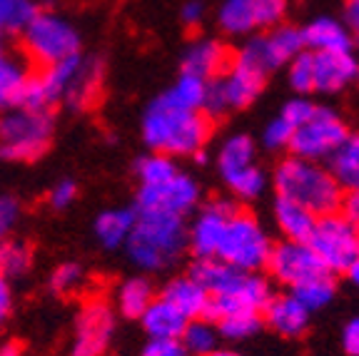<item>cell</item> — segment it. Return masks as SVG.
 Masks as SVG:
<instances>
[{"mask_svg": "<svg viewBox=\"0 0 359 356\" xmlns=\"http://www.w3.org/2000/svg\"><path fill=\"white\" fill-rule=\"evenodd\" d=\"M217 327L208 319H192L187 322L185 331L180 336V344L187 351V356H210L217 351Z\"/></svg>", "mask_w": 359, "mask_h": 356, "instance_id": "obj_30", "label": "cell"}, {"mask_svg": "<svg viewBox=\"0 0 359 356\" xmlns=\"http://www.w3.org/2000/svg\"><path fill=\"white\" fill-rule=\"evenodd\" d=\"M342 346L349 356H359V317L347 322V327L342 331Z\"/></svg>", "mask_w": 359, "mask_h": 356, "instance_id": "obj_48", "label": "cell"}, {"mask_svg": "<svg viewBox=\"0 0 359 356\" xmlns=\"http://www.w3.org/2000/svg\"><path fill=\"white\" fill-rule=\"evenodd\" d=\"M18 217H20V205L15 197L3 195L0 197V242H6V237L13 232Z\"/></svg>", "mask_w": 359, "mask_h": 356, "instance_id": "obj_43", "label": "cell"}, {"mask_svg": "<svg viewBox=\"0 0 359 356\" xmlns=\"http://www.w3.org/2000/svg\"><path fill=\"white\" fill-rule=\"evenodd\" d=\"M344 28L359 38V0H344Z\"/></svg>", "mask_w": 359, "mask_h": 356, "instance_id": "obj_51", "label": "cell"}, {"mask_svg": "<svg viewBox=\"0 0 359 356\" xmlns=\"http://www.w3.org/2000/svg\"><path fill=\"white\" fill-rule=\"evenodd\" d=\"M255 157H257V150H255L252 137H247V135H232V137L224 139V145L219 147L217 167H219V172L247 167V165H255Z\"/></svg>", "mask_w": 359, "mask_h": 356, "instance_id": "obj_34", "label": "cell"}, {"mask_svg": "<svg viewBox=\"0 0 359 356\" xmlns=\"http://www.w3.org/2000/svg\"><path fill=\"white\" fill-rule=\"evenodd\" d=\"M190 277L208 292V322H219L222 317L232 312H262L275 296L272 287L257 272H242L219 259H197L190 269Z\"/></svg>", "mask_w": 359, "mask_h": 356, "instance_id": "obj_1", "label": "cell"}, {"mask_svg": "<svg viewBox=\"0 0 359 356\" xmlns=\"http://www.w3.org/2000/svg\"><path fill=\"white\" fill-rule=\"evenodd\" d=\"M78 197V184L73 179H60L55 187L50 189V195H48V202H50L55 210H65L70 207Z\"/></svg>", "mask_w": 359, "mask_h": 356, "instance_id": "obj_45", "label": "cell"}, {"mask_svg": "<svg viewBox=\"0 0 359 356\" xmlns=\"http://www.w3.org/2000/svg\"><path fill=\"white\" fill-rule=\"evenodd\" d=\"M264 80H267V75H262L259 70H255V67L232 57L227 70H224V78H219L227 107L230 110L250 107L259 97V93H262Z\"/></svg>", "mask_w": 359, "mask_h": 356, "instance_id": "obj_16", "label": "cell"}, {"mask_svg": "<svg viewBox=\"0 0 359 356\" xmlns=\"http://www.w3.org/2000/svg\"><path fill=\"white\" fill-rule=\"evenodd\" d=\"M349 277V282L354 284V287H359V254H357V259H354L352 264H349V269L344 272Z\"/></svg>", "mask_w": 359, "mask_h": 356, "instance_id": "obj_53", "label": "cell"}, {"mask_svg": "<svg viewBox=\"0 0 359 356\" xmlns=\"http://www.w3.org/2000/svg\"><path fill=\"white\" fill-rule=\"evenodd\" d=\"M33 264V249L25 242L6 240L0 242V274L3 277H20Z\"/></svg>", "mask_w": 359, "mask_h": 356, "instance_id": "obj_36", "label": "cell"}, {"mask_svg": "<svg viewBox=\"0 0 359 356\" xmlns=\"http://www.w3.org/2000/svg\"><path fill=\"white\" fill-rule=\"evenodd\" d=\"M275 189L280 200L302 205L314 217L337 212L344 192L330 170L322 167L320 162H309L302 157H287L277 165Z\"/></svg>", "mask_w": 359, "mask_h": 356, "instance_id": "obj_4", "label": "cell"}, {"mask_svg": "<svg viewBox=\"0 0 359 356\" xmlns=\"http://www.w3.org/2000/svg\"><path fill=\"white\" fill-rule=\"evenodd\" d=\"M205 95H208V83L195 75H180L177 83L163 95V100L172 107H180V110H195L202 112V105H205Z\"/></svg>", "mask_w": 359, "mask_h": 356, "instance_id": "obj_29", "label": "cell"}, {"mask_svg": "<svg viewBox=\"0 0 359 356\" xmlns=\"http://www.w3.org/2000/svg\"><path fill=\"white\" fill-rule=\"evenodd\" d=\"M275 219L287 242H302V245L309 242L314 224H317V217L309 210H304L302 205H294L290 200H280V197H277L275 205Z\"/></svg>", "mask_w": 359, "mask_h": 356, "instance_id": "obj_24", "label": "cell"}, {"mask_svg": "<svg viewBox=\"0 0 359 356\" xmlns=\"http://www.w3.org/2000/svg\"><path fill=\"white\" fill-rule=\"evenodd\" d=\"M11 309H13V294H11V287H8V279L0 274V329L6 327L8 317H11Z\"/></svg>", "mask_w": 359, "mask_h": 356, "instance_id": "obj_49", "label": "cell"}, {"mask_svg": "<svg viewBox=\"0 0 359 356\" xmlns=\"http://www.w3.org/2000/svg\"><path fill=\"white\" fill-rule=\"evenodd\" d=\"M330 172L342 189H359V135H347L332 152Z\"/></svg>", "mask_w": 359, "mask_h": 356, "instance_id": "obj_26", "label": "cell"}, {"mask_svg": "<svg viewBox=\"0 0 359 356\" xmlns=\"http://www.w3.org/2000/svg\"><path fill=\"white\" fill-rule=\"evenodd\" d=\"M202 18H205V6H202L200 0H187L185 6H182V22L185 25L195 28V25H200Z\"/></svg>", "mask_w": 359, "mask_h": 356, "instance_id": "obj_50", "label": "cell"}, {"mask_svg": "<svg viewBox=\"0 0 359 356\" xmlns=\"http://www.w3.org/2000/svg\"><path fill=\"white\" fill-rule=\"evenodd\" d=\"M292 294L297 296L309 312H317L322 306H327L334 296V277L332 274H322V277H314L309 282L299 284L292 289Z\"/></svg>", "mask_w": 359, "mask_h": 356, "instance_id": "obj_35", "label": "cell"}, {"mask_svg": "<svg viewBox=\"0 0 359 356\" xmlns=\"http://www.w3.org/2000/svg\"><path fill=\"white\" fill-rule=\"evenodd\" d=\"M115 334V312L100 296H93L83 304L75 322V336L70 354L73 356H102Z\"/></svg>", "mask_w": 359, "mask_h": 356, "instance_id": "obj_11", "label": "cell"}, {"mask_svg": "<svg viewBox=\"0 0 359 356\" xmlns=\"http://www.w3.org/2000/svg\"><path fill=\"white\" fill-rule=\"evenodd\" d=\"M200 202V187L190 174L177 172L168 182L155 187H140L137 192V210L135 212H155L170 217H185Z\"/></svg>", "mask_w": 359, "mask_h": 356, "instance_id": "obj_12", "label": "cell"}, {"mask_svg": "<svg viewBox=\"0 0 359 356\" xmlns=\"http://www.w3.org/2000/svg\"><path fill=\"white\" fill-rule=\"evenodd\" d=\"M219 28L230 35H245L255 30L252 0H224L217 13Z\"/></svg>", "mask_w": 359, "mask_h": 356, "instance_id": "obj_31", "label": "cell"}, {"mask_svg": "<svg viewBox=\"0 0 359 356\" xmlns=\"http://www.w3.org/2000/svg\"><path fill=\"white\" fill-rule=\"evenodd\" d=\"M267 269L269 274L277 279L280 284L287 287H299V284L309 282L314 277H322V274H330L325 269V264L317 259L309 245L302 242H282V245L272 247L269 249V259H267Z\"/></svg>", "mask_w": 359, "mask_h": 356, "instance_id": "obj_13", "label": "cell"}, {"mask_svg": "<svg viewBox=\"0 0 359 356\" xmlns=\"http://www.w3.org/2000/svg\"><path fill=\"white\" fill-rule=\"evenodd\" d=\"M269 249H272L269 237L259 227L257 219L250 212L235 210L224 224L215 259L235 269H242V272H257V269L267 267Z\"/></svg>", "mask_w": 359, "mask_h": 356, "instance_id": "obj_6", "label": "cell"}, {"mask_svg": "<svg viewBox=\"0 0 359 356\" xmlns=\"http://www.w3.org/2000/svg\"><path fill=\"white\" fill-rule=\"evenodd\" d=\"M160 296H163L168 304H172L175 309L187 319V322H192V319H205L210 296L192 277L172 279V282L163 289V294Z\"/></svg>", "mask_w": 359, "mask_h": 356, "instance_id": "obj_20", "label": "cell"}, {"mask_svg": "<svg viewBox=\"0 0 359 356\" xmlns=\"http://www.w3.org/2000/svg\"><path fill=\"white\" fill-rule=\"evenodd\" d=\"M210 356H242V354H237V351H232V349H217L215 354H210Z\"/></svg>", "mask_w": 359, "mask_h": 356, "instance_id": "obj_54", "label": "cell"}, {"mask_svg": "<svg viewBox=\"0 0 359 356\" xmlns=\"http://www.w3.org/2000/svg\"><path fill=\"white\" fill-rule=\"evenodd\" d=\"M290 85L292 90H297L299 95H307L314 90L312 83V53L302 50L297 57L290 60Z\"/></svg>", "mask_w": 359, "mask_h": 356, "instance_id": "obj_40", "label": "cell"}, {"mask_svg": "<svg viewBox=\"0 0 359 356\" xmlns=\"http://www.w3.org/2000/svg\"><path fill=\"white\" fill-rule=\"evenodd\" d=\"M292 132H294V128H292L290 123H285L282 117H275V120L264 128V135H262L264 147H269V150H285V147H290Z\"/></svg>", "mask_w": 359, "mask_h": 356, "instance_id": "obj_42", "label": "cell"}, {"mask_svg": "<svg viewBox=\"0 0 359 356\" xmlns=\"http://www.w3.org/2000/svg\"><path fill=\"white\" fill-rule=\"evenodd\" d=\"M6 53V43H3V33H0V55Z\"/></svg>", "mask_w": 359, "mask_h": 356, "instance_id": "obj_55", "label": "cell"}, {"mask_svg": "<svg viewBox=\"0 0 359 356\" xmlns=\"http://www.w3.org/2000/svg\"><path fill=\"white\" fill-rule=\"evenodd\" d=\"M217 327V334L227 341H245L250 336H255L262 327V317L259 312H250V309H242V312H232L227 317H222L219 322H215Z\"/></svg>", "mask_w": 359, "mask_h": 356, "instance_id": "obj_33", "label": "cell"}, {"mask_svg": "<svg viewBox=\"0 0 359 356\" xmlns=\"http://www.w3.org/2000/svg\"><path fill=\"white\" fill-rule=\"evenodd\" d=\"M349 135L347 125L337 112L327 107H314V112L307 117V123L294 128L290 139V150L294 157H302L309 162L330 160L332 152L342 145L344 137Z\"/></svg>", "mask_w": 359, "mask_h": 356, "instance_id": "obj_9", "label": "cell"}, {"mask_svg": "<svg viewBox=\"0 0 359 356\" xmlns=\"http://www.w3.org/2000/svg\"><path fill=\"white\" fill-rule=\"evenodd\" d=\"M227 65H230V57H227L224 45L217 40H200V43L190 45L185 57H182V73L195 75L205 83L222 75Z\"/></svg>", "mask_w": 359, "mask_h": 356, "instance_id": "obj_18", "label": "cell"}, {"mask_svg": "<svg viewBox=\"0 0 359 356\" xmlns=\"http://www.w3.org/2000/svg\"><path fill=\"white\" fill-rule=\"evenodd\" d=\"M235 210L237 207L232 202L215 200L197 214L192 227L187 229V247H192L197 259H215L219 240H222L224 224H227V219L232 217Z\"/></svg>", "mask_w": 359, "mask_h": 356, "instance_id": "obj_14", "label": "cell"}, {"mask_svg": "<svg viewBox=\"0 0 359 356\" xmlns=\"http://www.w3.org/2000/svg\"><path fill=\"white\" fill-rule=\"evenodd\" d=\"M359 75L354 53H312V83L317 93H339Z\"/></svg>", "mask_w": 359, "mask_h": 356, "instance_id": "obj_15", "label": "cell"}, {"mask_svg": "<svg viewBox=\"0 0 359 356\" xmlns=\"http://www.w3.org/2000/svg\"><path fill=\"white\" fill-rule=\"evenodd\" d=\"M314 112V105L307 100H302V97H294V100H290L285 107H282V120L285 123H290L292 128H299L302 123H307V117Z\"/></svg>", "mask_w": 359, "mask_h": 356, "instance_id": "obj_44", "label": "cell"}, {"mask_svg": "<svg viewBox=\"0 0 359 356\" xmlns=\"http://www.w3.org/2000/svg\"><path fill=\"white\" fill-rule=\"evenodd\" d=\"M307 245L330 274L347 272L359 254V229L349 224L339 212H332L317 217Z\"/></svg>", "mask_w": 359, "mask_h": 356, "instance_id": "obj_8", "label": "cell"}, {"mask_svg": "<svg viewBox=\"0 0 359 356\" xmlns=\"http://www.w3.org/2000/svg\"><path fill=\"white\" fill-rule=\"evenodd\" d=\"M357 78H359V75H357Z\"/></svg>", "mask_w": 359, "mask_h": 356, "instance_id": "obj_56", "label": "cell"}, {"mask_svg": "<svg viewBox=\"0 0 359 356\" xmlns=\"http://www.w3.org/2000/svg\"><path fill=\"white\" fill-rule=\"evenodd\" d=\"M255 6V28L272 30L282 25L287 13V0H252Z\"/></svg>", "mask_w": 359, "mask_h": 356, "instance_id": "obj_39", "label": "cell"}, {"mask_svg": "<svg viewBox=\"0 0 359 356\" xmlns=\"http://www.w3.org/2000/svg\"><path fill=\"white\" fill-rule=\"evenodd\" d=\"M309 53H352V33L334 18H314L302 30Z\"/></svg>", "mask_w": 359, "mask_h": 356, "instance_id": "obj_19", "label": "cell"}, {"mask_svg": "<svg viewBox=\"0 0 359 356\" xmlns=\"http://www.w3.org/2000/svg\"><path fill=\"white\" fill-rule=\"evenodd\" d=\"M262 312L267 327L275 329L277 334L287 336V339L302 336L309 327V314H312L292 292L290 294H275Z\"/></svg>", "mask_w": 359, "mask_h": 356, "instance_id": "obj_17", "label": "cell"}, {"mask_svg": "<svg viewBox=\"0 0 359 356\" xmlns=\"http://www.w3.org/2000/svg\"><path fill=\"white\" fill-rule=\"evenodd\" d=\"M152 299H155V289L145 277H133L123 282L118 287V294H115L118 312L125 319H140L147 306L152 304Z\"/></svg>", "mask_w": 359, "mask_h": 356, "instance_id": "obj_27", "label": "cell"}, {"mask_svg": "<svg viewBox=\"0 0 359 356\" xmlns=\"http://www.w3.org/2000/svg\"><path fill=\"white\" fill-rule=\"evenodd\" d=\"M140 356H187L180 339H150Z\"/></svg>", "mask_w": 359, "mask_h": 356, "instance_id": "obj_46", "label": "cell"}, {"mask_svg": "<svg viewBox=\"0 0 359 356\" xmlns=\"http://www.w3.org/2000/svg\"><path fill=\"white\" fill-rule=\"evenodd\" d=\"M80 60H83V55H73L62 62H55V65L40 67V73H35V80H38V85H40V93H43L48 105H53V102L65 97L67 88H70L75 73H78Z\"/></svg>", "mask_w": 359, "mask_h": 356, "instance_id": "obj_25", "label": "cell"}, {"mask_svg": "<svg viewBox=\"0 0 359 356\" xmlns=\"http://www.w3.org/2000/svg\"><path fill=\"white\" fill-rule=\"evenodd\" d=\"M83 279H85V274H83V269H80L78 264L65 262V264H60L55 272H53L50 287H53V292H57V294H73V292L80 289Z\"/></svg>", "mask_w": 359, "mask_h": 356, "instance_id": "obj_41", "label": "cell"}, {"mask_svg": "<svg viewBox=\"0 0 359 356\" xmlns=\"http://www.w3.org/2000/svg\"><path fill=\"white\" fill-rule=\"evenodd\" d=\"M35 13L33 0H0V33H22Z\"/></svg>", "mask_w": 359, "mask_h": 356, "instance_id": "obj_38", "label": "cell"}, {"mask_svg": "<svg viewBox=\"0 0 359 356\" xmlns=\"http://www.w3.org/2000/svg\"><path fill=\"white\" fill-rule=\"evenodd\" d=\"M100 83H102V62L97 57H83L78 73H75L73 83H70L62 100L70 107H75V110H85V107L93 105V100L100 93Z\"/></svg>", "mask_w": 359, "mask_h": 356, "instance_id": "obj_23", "label": "cell"}, {"mask_svg": "<svg viewBox=\"0 0 359 356\" xmlns=\"http://www.w3.org/2000/svg\"><path fill=\"white\" fill-rule=\"evenodd\" d=\"M135 227V212L130 210H105L95 219V237L107 249H118L128 242Z\"/></svg>", "mask_w": 359, "mask_h": 356, "instance_id": "obj_28", "label": "cell"}, {"mask_svg": "<svg viewBox=\"0 0 359 356\" xmlns=\"http://www.w3.org/2000/svg\"><path fill=\"white\" fill-rule=\"evenodd\" d=\"M0 356H22V346L18 341H3L0 344Z\"/></svg>", "mask_w": 359, "mask_h": 356, "instance_id": "obj_52", "label": "cell"}, {"mask_svg": "<svg viewBox=\"0 0 359 356\" xmlns=\"http://www.w3.org/2000/svg\"><path fill=\"white\" fill-rule=\"evenodd\" d=\"M125 247H128L133 264H137L145 272H160L177 262L185 252V219L155 214V212H135V227Z\"/></svg>", "mask_w": 359, "mask_h": 356, "instance_id": "obj_3", "label": "cell"}, {"mask_svg": "<svg viewBox=\"0 0 359 356\" xmlns=\"http://www.w3.org/2000/svg\"><path fill=\"white\" fill-rule=\"evenodd\" d=\"M22 48L40 67H48L80 55V35L65 18L55 13H35L28 28L22 30Z\"/></svg>", "mask_w": 359, "mask_h": 356, "instance_id": "obj_7", "label": "cell"}, {"mask_svg": "<svg viewBox=\"0 0 359 356\" xmlns=\"http://www.w3.org/2000/svg\"><path fill=\"white\" fill-rule=\"evenodd\" d=\"M53 115L48 110H15L0 117V157L11 162H35L53 142Z\"/></svg>", "mask_w": 359, "mask_h": 356, "instance_id": "obj_5", "label": "cell"}, {"mask_svg": "<svg viewBox=\"0 0 359 356\" xmlns=\"http://www.w3.org/2000/svg\"><path fill=\"white\" fill-rule=\"evenodd\" d=\"M212 135V120L205 112L180 110L160 97L142 117V137L160 155H197Z\"/></svg>", "mask_w": 359, "mask_h": 356, "instance_id": "obj_2", "label": "cell"}, {"mask_svg": "<svg viewBox=\"0 0 359 356\" xmlns=\"http://www.w3.org/2000/svg\"><path fill=\"white\" fill-rule=\"evenodd\" d=\"M135 170H137L140 187H155V184H163L180 172V170L175 167L172 157L160 155V152H155V155H150V157H140Z\"/></svg>", "mask_w": 359, "mask_h": 356, "instance_id": "obj_37", "label": "cell"}, {"mask_svg": "<svg viewBox=\"0 0 359 356\" xmlns=\"http://www.w3.org/2000/svg\"><path fill=\"white\" fill-rule=\"evenodd\" d=\"M140 324L150 339H180L187 327V319L163 296H155L140 317Z\"/></svg>", "mask_w": 359, "mask_h": 356, "instance_id": "obj_21", "label": "cell"}, {"mask_svg": "<svg viewBox=\"0 0 359 356\" xmlns=\"http://www.w3.org/2000/svg\"><path fill=\"white\" fill-rule=\"evenodd\" d=\"M224 179V184L230 187L232 195H237L240 200H255L264 192V172L255 165H247V167L227 170V172H219Z\"/></svg>", "mask_w": 359, "mask_h": 356, "instance_id": "obj_32", "label": "cell"}, {"mask_svg": "<svg viewBox=\"0 0 359 356\" xmlns=\"http://www.w3.org/2000/svg\"><path fill=\"white\" fill-rule=\"evenodd\" d=\"M28 80L30 73L20 57L11 55L8 50L0 55V110L8 112L22 105Z\"/></svg>", "mask_w": 359, "mask_h": 356, "instance_id": "obj_22", "label": "cell"}, {"mask_svg": "<svg viewBox=\"0 0 359 356\" xmlns=\"http://www.w3.org/2000/svg\"><path fill=\"white\" fill-rule=\"evenodd\" d=\"M302 50H304L302 30L294 28V25H277V28L267 30L264 35L247 40L240 50H237L235 60L255 67L262 75H269L272 70L290 62L292 57H297Z\"/></svg>", "mask_w": 359, "mask_h": 356, "instance_id": "obj_10", "label": "cell"}, {"mask_svg": "<svg viewBox=\"0 0 359 356\" xmlns=\"http://www.w3.org/2000/svg\"><path fill=\"white\" fill-rule=\"evenodd\" d=\"M337 212H339L349 224H354V227L359 229V189H347V192H342V200H339Z\"/></svg>", "mask_w": 359, "mask_h": 356, "instance_id": "obj_47", "label": "cell"}]
</instances>
